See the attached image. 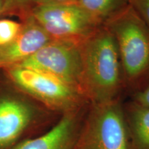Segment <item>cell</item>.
<instances>
[{
    "label": "cell",
    "mask_w": 149,
    "mask_h": 149,
    "mask_svg": "<svg viewBox=\"0 0 149 149\" xmlns=\"http://www.w3.org/2000/svg\"><path fill=\"white\" fill-rule=\"evenodd\" d=\"M3 13V0H0V15Z\"/></svg>",
    "instance_id": "obj_17"
},
{
    "label": "cell",
    "mask_w": 149,
    "mask_h": 149,
    "mask_svg": "<svg viewBox=\"0 0 149 149\" xmlns=\"http://www.w3.org/2000/svg\"><path fill=\"white\" fill-rule=\"evenodd\" d=\"M88 107L63 114L45 133L24 139L12 149H75Z\"/></svg>",
    "instance_id": "obj_8"
},
{
    "label": "cell",
    "mask_w": 149,
    "mask_h": 149,
    "mask_svg": "<svg viewBox=\"0 0 149 149\" xmlns=\"http://www.w3.org/2000/svg\"><path fill=\"white\" fill-rule=\"evenodd\" d=\"M79 0H41L40 4L61 5L77 3Z\"/></svg>",
    "instance_id": "obj_16"
},
{
    "label": "cell",
    "mask_w": 149,
    "mask_h": 149,
    "mask_svg": "<svg viewBox=\"0 0 149 149\" xmlns=\"http://www.w3.org/2000/svg\"><path fill=\"white\" fill-rule=\"evenodd\" d=\"M27 97L17 95L0 97V149H12L30 138L28 135L40 124L44 111Z\"/></svg>",
    "instance_id": "obj_7"
},
{
    "label": "cell",
    "mask_w": 149,
    "mask_h": 149,
    "mask_svg": "<svg viewBox=\"0 0 149 149\" xmlns=\"http://www.w3.org/2000/svg\"><path fill=\"white\" fill-rule=\"evenodd\" d=\"M51 40L45 30L29 14L22 19V29L15 38L0 46V68L18 66Z\"/></svg>",
    "instance_id": "obj_9"
},
{
    "label": "cell",
    "mask_w": 149,
    "mask_h": 149,
    "mask_svg": "<svg viewBox=\"0 0 149 149\" xmlns=\"http://www.w3.org/2000/svg\"><path fill=\"white\" fill-rule=\"evenodd\" d=\"M81 88L90 104L120 100L124 82L116 42L104 25L81 42Z\"/></svg>",
    "instance_id": "obj_1"
},
{
    "label": "cell",
    "mask_w": 149,
    "mask_h": 149,
    "mask_svg": "<svg viewBox=\"0 0 149 149\" xmlns=\"http://www.w3.org/2000/svg\"><path fill=\"white\" fill-rule=\"evenodd\" d=\"M80 44L72 41L52 40L18 66L51 74L83 93Z\"/></svg>",
    "instance_id": "obj_6"
},
{
    "label": "cell",
    "mask_w": 149,
    "mask_h": 149,
    "mask_svg": "<svg viewBox=\"0 0 149 149\" xmlns=\"http://www.w3.org/2000/svg\"><path fill=\"white\" fill-rule=\"evenodd\" d=\"M130 0H79L77 3L99 24L104 25L129 5Z\"/></svg>",
    "instance_id": "obj_11"
},
{
    "label": "cell",
    "mask_w": 149,
    "mask_h": 149,
    "mask_svg": "<svg viewBox=\"0 0 149 149\" xmlns=\"http://www.w3.org/2000/svg\"><path fill=\"white\" fill-rule=\"evenodd\" d=\"M30 14L52 40L81 43L102 26L78 3L39 4Z\"/></svg>",
    "instance_id": "obj_5"
},
{
    "label": "cell",
    "mask_w": 149,
    "mask_h": 149,
    "mask_svg": "<svg viewBox=\"0 0 149 149\" xmlns=\"http://www.w3.org/2000/svg\"><path fill=\"white\" fill-rule=\"evenodd\" d=\"M22 29V23L13 20L0 19V46L12 42Z\"/></svg>",
    "instance_id": "obj_13"
},
{
    "label": "cell",
    "mask_w": 149,
    "mask_h": 149,
    "mask_svg": "<svg viewBox=\"0 0 149 149\" xmlns=\"http://www.w3.org/2000/svg\"><path fill=\"white\" fill-rule=\"evenodd\" d=\"M114 37L124 82L135 85L149 71V29L128 5L104 24Z\"/></svg>",
    "instance_id": "obj_2"
},
{
    "label": "cell",
    "mask_w": 149,
    "mask_h": 149,
    "mask_svg": "<svg viewBox=\"0 0 149 149\" xmlns=\"http://www.w3.org/2000/svg\"><path fill=\"white\" fill-rule=\"evenodd\" d=\"M6 70L19 90L48 111L62 115L90 104L79 88L46 72L19 66Z\"/></svg>",
    "instance_id": "obj_3"
},
{
    "label": "cell",
    "mask_w": 149,
    "mask_h": 149,
    "mask_svg": "<svg viewBox=\"0 0 149 149\" xmlns=\"http://www.w3.org/2000/svg\"><path fill=\"white\" fill-rule=\"evenodd\" d=\"M132 101L144 107H149V84L145 88L137 91L134 94Z\"/></svg>",
    "instance_id": "obj_15"
},
{
    "label": "cell",
    "mask_w": 149,
    "mask_h": 149,
    "mask_svg": "<svg viewBox=\"0 0 149 149\" xmlns=\"http://www.w3.org/2000/svg\"><path fill=\"white\" fill-rule=\"evenodd\" d=\"M75 149H129L124 106L120 100L89 104Z\"/></svg>",
    "instance_id": "obj_4"
},
{
    "label": "cell",
    "mask_w": 149,
    "mask_h": 149,
    "mask_svg": "<svg viewBox=\"0 0 149 149\" xmlns=\"http://www.w3.org/2000/svg\"><path fill=\"white\" fill-rule=\"evenodd\" d=\"M129 5L149 29V0H130Z\"/></svg>",
    "instance_id": "obj_14"
},
{
    "label": "cell",
    "mask_w": 149,
    "mask_h": 149,
    "mask_svg": "<svg viewBox=\"0 0 149 149\" xmlns=\"http://www.w3.org/2000/svg\"><path fill=\"white\" fill-rule=\"evenodd\" d=\"M124 111L129 149H149V107L132 101Z\"/></svg>",
    "instance_id": "obj_10"
},
{
    "label": "cell",
    "mask_w": 149,
    "mask_h": 149,
    "mask_svg": "<svg viewBox=\"0 0 149 149\" xmlns=\"http://www.w3.org/2000/svg\"><path fill=\"white\" fill-rule=\"evenodd\" d=\"M40 3L41 0H3L2 15H17L23 19Z\"/></svg>",
    "instance_id": "obj_12"
}]
</instances>
